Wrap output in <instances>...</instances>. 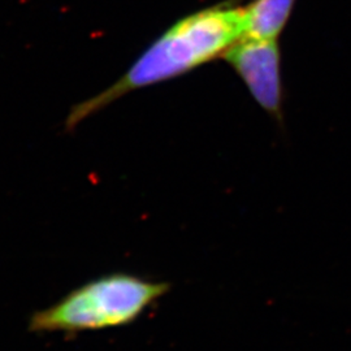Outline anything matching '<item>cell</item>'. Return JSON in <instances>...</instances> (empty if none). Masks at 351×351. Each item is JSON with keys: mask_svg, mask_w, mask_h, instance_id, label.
I'll return each instance as SVG.
<instances>
[{"mask_svg": "<svg viewBox=\"0 0 351 351\" xmlns=\"http://www.w3.org/2000/svg\"><path fill=\"white\" fill-rule=\"evenodd\" d=\"M169 284L116 272L75 289L63 300L32 316L33 332L78 333L128 326L159 301Z\"/></svg>", "mask_w": 351, "mask_h": 351, "instance_id": "7a4b0ae2", "label": "cell"}, {"mask_svg": "<svg viewBox=\"0 0 351 351\" xmlns=\"http://www.w3.org/2000/svg\"><path fill=\"white\" fill-rule=\"evenodd\" d=\"M242 37V7L221 3L189 14L151 43L110 88L75 104L65 120V130H75L128 93L185 75L223 56Z\"/></svg>", "mask_w": 351, "mask_h": 351, "instance_id": "6da1fadb", "label": "cell"}, {"mask_svg": "<svg viewBox=\"0 0 351 351\" xmlns=\"http://www.w3.org/2000/svg\"><path fill=\"white\" fill-rule=\"evenodd\" d=\"M295 0H252L242 7L243 37L276 40L287 25Z\"/></svg>", "mask_w": 351, "mask_h": 351, "instance_id": "277c9868", "label": "cell"}, {"mask_svg": "<svg viewBox=\"0 0 351 351\" xmlns=\"http://www.w3.org/2000/svg\"><path fill=\"white\" fill-rule=\"evenodd\" d=\"M265 112L281 119L282 85L277 40L242 38L223 55Z\"/></svg>", "mask_w": 351, "mask_h": 351, "instance_id": "3957f363", "label": "cell"}]
</instances>
